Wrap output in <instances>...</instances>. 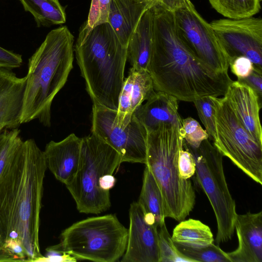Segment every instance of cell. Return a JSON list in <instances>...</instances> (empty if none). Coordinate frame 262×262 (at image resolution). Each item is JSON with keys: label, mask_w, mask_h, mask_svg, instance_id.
<instances>
[{"label": "cell", "mask_w": 262, "mask_h": 262, "mask_svg": "<svg viewBox=\"0 0 262 262\" xmlns=\"http://www.w3.org/2000/svg\"><path fill=\"white\" fill-rule=\"evenodd\" d=\"M234 111L243 126L251 136L262 145L259 119L261 99L246 84L233 81L223 96Z\"/></svg>", "instance_id": "9a60e30c"}, {"label": "cell", "mask_w": 262, "mask_h": 262, "mask_svg": "<svg viewBox=\"0 0 262 262\" xmlns=\"http://www.w3.org/2000/svg\"><path fill=\"white\" fill-rule=\"evenodd\" d=\"M117 111L93 105L92 133L114 148L122 162L145 164L147 135L145 127L133 115L129 122L118 124Z\"/></svg>", "instance_id": "30bf717a"}, {"label": "cell", "mask_w": 262, "mask_h": 262, "mask_svg": "<svg viewBox=\"0 0 262 262\" xmlns=\"http://www.w3.org/2000/svg\"><path fill=\"white\" fill-rule=\"evenodd\" d=\"M129 226L127 245L122 262H159L158 227L145 220L137 202L129 209Z\"/></svg>", "instance_id": "4fadbf2b"}, {"label": "cell", "mask_w": 262, "mask_h": 262, "mask_svg": "<svg viewBox=\"0 0 262 262\" xmlns=\"http://www.w3.org/2000/svg\"><path fill=\"white\" fill-rule=\"evenodd\" d=\"M183 147L194 157L196 180L207 195L214 211L217 224L215 242L217 245L227 242L234 233L238 214L226 180L223 156L209 139L203 141L198 148L190 146L183 139Z\"/></svg>", "instance_id": "ba28073f"}, {"label": "cell", "mask_w": 262, "mask_h": 262, "mask_svg": "<svg viewBox=\"0 0 262 262\" xmlns=\"http://www.w3.org/2000/svg\"><path fill=\"white\" fill-rule=\"evenodd\" d=\"M74 37L67 26L51 30L29 59L21 124H51L53 100L73 68Z\"/></svg>", "instance_id": "3957f363"}, {"label": "cell", "mask_w": 262, "mask_h": 262, "mask_svg": "<svg viewBox=\"0 0 262 262\" xmlns=\"http://www.w3.org/2000/svg\"><path fill=\"white\" fill-rule=\"evenodd\" d=\"M111 0H91L86 20L82 27L90 30L105 23H108Z\"/></svg>", "instance_id": "f546056e"}, {"label": "cell", "mask_w": 262, "mask_h": 262, "mask_svg": "<svg viewBox=\"0 0 262 262\" xmlns=\"http://www.w3.org/2000/svg\"><path fill=\"white\" fill-rule=\"evenodd\" d=\"M171 238L176 245L193 248L204 247L214 242L210 227L192 219L180 221L174 228Z\"/></svg>", "instance_id": "603a6c76"}, {"label": "cell", "mask_w": 262, "mask_h": 262, "mask_svg": "<svg viewBox=\"0 0 262 262\" xmlns=\"http://www.w3.org/2000/svg\"><path fill=\"white\" fill-rule=\"evenodd\" d=\"M178 169L182 179H189L195 172V162L192 154L184 147L181 150L178 159Z\"/></svg>", "instance_id": "4dcf8cb0"}, {"label": "cell", "mask_w": 262, "mask_h": 262, "mask_svg": "<svg viewBox=\"0 0 262 262\" xmlns=\"http://www.w3.org/2000/svg\"><path fill=\"white\" fill-rule=\"evenodd\" d=\"M182 129L184 140L191 147L198 148L203 141L209 139L206 130L192 117L182 119Z\"/></svg>", "instance_id": "f1b7e54d"}, {"label": "cell", "mask_w": 262, "mask_h": 262, "mask_svg": "<svg viewBox=\"0 0 262 262\" xmlns=\"http://www.w3.org/2000/svg\"><path fill=\"white\" fill-rule=\"evenodd\" d=\"M220 14L230 19L253 16L260 9L259 0H208Z\"/></svg>", "instance_id": "d4e9b609"}, {"label": "cell", "mask_w": 262, "mask_h": 262, "mask_svg": "<svg viewBox=\"0 0 262 262\" xmlns=\"http://www.w3.org/2000/svg\"><path fill=\"white\" fill-rule=\"evenodd\" d=\"M237 80L249 86L262 98V70L254 67L253 71L248 77Z\"/></svg>", "instance_id": "e575fe53"}, {"label": "cell", "mask_w": 262, "mask_h": 262, "mask_svg": "<svg viewBox=\"0 0 262 262\" xmlns=\"http://www.w3.org/2000/svg\"><path fill=\"white\" fill-rule=\"evenodd\" d=\"M46 250V255H42L35 262H75L78 260L70 254L54 249L51 246L48 247Z\"/></svg>", "instance_id": "836d02e7"}, {"label": "cell", "mask_w": 262, "mask_h": 262, "mask_svg": "<svg viewBox=\"0 0 262 262\" xmlns=\"http://www.w3.org/2000/svg\"><path fill=\"white\" fill-rule=\"evenodd\" d=\"M155 3L151 0H111L108 23L127 48L143 14Z\"/></svg>", "instance_id": "d6986e66"}, {"label": "cell", "mask_w": 262, "mask_h": 262, "mask_svg": "<svg viewBox=\"0 0 262 262\" xmlns=\"http://www.w3.org/2000/svg\"><path fill=\"white\" fill-rule=\"evenodd\" d=\"M176 245L182 253L194 262H231L227 253L214 243L198 248Z\"/></svg>", "instance_id": "4316f807"}, {"label": "cell", "mask_w": 262, "mask_h": 262, "mask_svg": "<svg viewBox=\"0 0 262 262\" xmlns=\"http://www.w3.org/2000/svg\"><path fill=\"white\" fill-rule=\"evenodd\" d=\"M47 167L35 141H23L0 177V245L21 246L29 262L41 257L39 243L43 180Z\"/></svg>", "instance_id": "6da1fadb"}, {"label": "cell", "mask_w": 262, "mask_h": 262, "mask_svg": "<svg viewBox=\"0 0 262 262\" xmlns=\"http://www.w3.org/2000/svg\"><path fill=\"white\" fill-rule=\"evenodd\" d=\"M23 63L21 55L0 47V68L12 70Z\"/></svg>", "instance_id": "d6a6232c"}, {"label": "cell", "mask_w": 262, "mask_h": 262, "mask_svg": "<svg viewBox=\"0 0 262 262\" xmlns=\"http://www.w3.org/2000/svg\"><path fill=\"white\" fill-rule=\"evenodd\" d=\"M82 138L71 134L64 139L47 144L43 156L47 167L66 186L70 184L78 169Z\"/></svg>", "instance_id": "5bb4252c"}, {"label": "cell", "mask_w": 262, "mask_h": 262, "mask_svg": "<svg viewBox=\"0 0 262 262\" xmlns=\"http://www.w3.org/2000/svg\"><path fill=\"white\" fill-rule=\"evenodd\" d=\"M229 62L238 56L249 59L262 70V19L251 16L241 19L224 18L210 23Z\"/></svg>", "instance_id": "7c38bea8"}, {"label": "cell", "mask_w": 262, "mask_h": 262, "mask_svg": "<svg viewBox=\"0 0 262 262\" xmlns=\"http://www.w3.org/2000/svg\"><path fill=\"white\" fill-rule=\"evenodd\" d=\"M182 125L161 122L147 135L146 166L161 192L165 216L180 222L192 211L195 194L190 179H182L178 159L183 148Z\"/></svg>", "instance_id": "5b68a950"}, {"label": "cell", "mask_w": 262, "mask_h": 262, "mask_svg": "<svg viewBox=\"0 0 262 262\" xmlns=\"http://www.w3.org/2000/svg\"><path fill=\"white\" fill-rule=\"evenodd\" d=\"M229 67L232 73L241 79L248 77L254 69V64L248 58L238 56L229 62Z\"/></svg>", "instance_id": "1f68e13d"}, {"label": "cell", "mask_w": 262, "mask_h": 262, "mask_svg": "<svg viewBox=\"0 0 262 262\" xmlns=\"http://www.w3.org/2000/svg\"><path fill=\"white\" fill-rule=\"evenodd\" d=\"M74 51L93 104L117 111L124 80L127 48L108 23L80 28Z\"/></svg>", "instance_id": "277c9868"}, {"label": "cell", "mask_w": 262, "mask_h": 262, "mask_svg": "<svg viewBox=\"0 0 262 262\" xmlns=\"http://www.w3.org/2000/svg\"><path fill=\"white\" fill-rule=\"evenodd\" d=\"M159 262H194L178 248L165 223L158 228Z\"/></svg>", "instance_id": "484cf974"}, {"label": "cell", "mask_w": 262, "mask_h": 262, "mask_svg": "<svg viewBox=\"0 0 262 262\" xmlns=\"http://www.w3.org/2000/svg\"><path fill=\"white\" fill-rule=\"evenodd\" d=\"M193 102L199 118L205 127L209 139L213 141L215 129L214 104L211 96L200 98Z\"/></svg>", "instance_id": "83f0119b"}, {"label": "cell", "mask_w": 262, "mask_h": 262, "mask_svg": "<svg viewBox=\"0 0 262 262\" xmlns=\"http://www.w3.org/2000/svg\"><path fill=\"white\" fill-rule=\"evenodd\" d=\"M260 1H261V0H259Z\"/></svg>", "instance_id": "f35d334b"}, {"label": "cell", "mask_w": 262, "mask_h": 262, "mask_svg": "<svg viewBox=\"0 0 262 262\" xmlns=\"http://www.w3.org/2000/svg\"><path fill=\"white\" fill-rule=\"evenodd\" d=\"M116 179L113 174H106L102 176L99 181L100 188L104 191H110L115 184Z\"/></svg>", "instance_id": "74e56055"}, {"label": "cell", "mask_w": 262, "mask_h": 262, "mask_svg": "<svg viewBox=\"0 0 262 262\" xmlns=\"http://www.w3.org/2000/svg\"><path fill=\"white\" fill-rule=\"evenodd\" d=\"M164 9L174 12L184 7L189 0H151Z\"/></svg>", "instance_id": "d590c367"}, {"label": "cell", "mask_w": 262, "mask_h": 262, "mask_svg": "<svg viewBox=\"0 0 262 262\" xmlns=\"http://www.w3.org/2000/svg\"><path fill=\"white\" fill-rule=\"evenodd\" d=\"M128 229L116 214L89 217L62 231L60 243L51 247L78 260L115 262L123 255Z\"/></svg>", "instance_id": "8992f818"}, {"label": "cell", "mask_w": 262, "mask_h": 262, "mask_svg": "<svg viewBox=\"0 0 262 262\" xmlns=\"http://www.w3.org/2000/svg\"><path fill=\"white\" fill-rule=\"evenodd\" d=\"M152 25L150 8L142 15L127 46V60L135 69L147 71L151 51Z\"/></svg>", "instance_id": "44dd1931"}, {"label": "cell", "mask_w": 262, "mask_h": 262, "mask_svg": "<svg viewBox=\"0 0 262 262\" xmlns=\"http://www.w3.org/2000/svg\"><path fill=\"white\" fill-rule=\"evenodd\" d=\"M178 107V100L176 98L167 93L156 91L145 103L142 104L136 110L134 115L148 132L161 122L182 125Z\"/></svg>", "instance_id": "ffe728a7"}, {"label": "cell", "mask_w": 262, "mask_h": 262, "mask_svg": "<svg viewBox=\"0 0 262 262\" xmlns=\"http://www.w3.org/2000/svg\"><path fill=\"white\" fill-rule=\"evenodd\" d=\"M152 78L146 70L131 68L124 79L117 110L116 121L118 124L130 121L134 112L154 93Z\"/></svg>", "instance_id": "ac0fdd59"}, {"label": "cell", "mask_w": 262, "mask_h": 262, "mask_svg": "<svg viewBox=\"0 0 262 262\" xmlns=\"http://www.w3.org/2000/svg\"><path fill=\"white\" fill-rule=\"evenodd\" d=\"M234 230L238 244L227 252L231 262H262V211L237 214Z\"/></svg>", "instance_id": "2e32d148"}, {"label": "cell", "mask_w": 262, "mask_h": 262, "mask_svg": "<svg viewBox=\"0 0 262 262\" xmlns=\"http://www.w3.org/2000/svg\"><path fill=\"white\" fill-rule=\"evenodd\" d=\"M214 104L213 145L249 177L262 185V145L243 126L226 98L211 96Z\"/></svg>", "instance_id": "9c48e42d"}, {"label": "cell", "mask_w": 262, "mask_h": 262, "mask_svg": "<svg viewBox=\"0 0 262 262\" xmlns=\"http://www.w3.org/2000/svg\"><path fill=\"white\" fill-rule=\"evenodd\" d=\"M121 163L120 154L97 135L82 138L78 169L66 185L79 212L99 214L110 208V191L101 189L99 181L102 176L113 174Z\"/></svg>", "instance_id": "52a82bcc"}, {"label": "cell", "mask_w": 262, "mask_h": 262, "mask_svg": "<svg viewBox=\"0 0 262 262\" xmlns=\"http://www.w3.org/2000/svg\"><path fill=\"white\" fill-rule=\"evenodd\" d=\"M12 261H23V260L8 248L0 245V262Z\"/></svg>", "instance_id": "8d00e7d4"}, {"label": "cell", "mask_w": 262, "mask_h": 262, "mask_svg": "<svg viewBox=\"0 0 262 262\" xmlns=\"http://www.w3.org/2000/svg\"><path fill=\"white\" fill-rule=\"evenodd\" d=\"M24 10L34 17L38 27H49L66 23L64 8L59 0H19Z\"/></svg>", "instance_id": "cb8c5ba5"}, {"label": "cell", "mask_w": 262, "mask_h": 262, "mask_svg": "<svg viewBox=\"0 0 262 262\" xmlns=\"http://www.w3.org/2000/svg\"><path fill=\"white\" fill-rule=\"evenodd\" d=\"M137 202L142 207L148 223L158 227L165 223L166 216L162 195L146 166L144 170L142 188Z\"/></svg>", "instance_id": "7402d4cb"}, {"label": "cell", "mask_w": 262, "mask_h": 262, "mask_svg": "<svg viewBox=\"0 0 262 262\" xmlns=\"http://www.w3.org/2000/svg\"><path fill=\"white\" fill-rule=\"evenodd\" d=\"M178 33L192 53L210 69L227 73L229 60L210 24L198 12L189 0L173 12Z\"/></svg>", "instance_id": "8fae6325"}, {"label": "cell", "mask_w": 262, "mask_h": 262, "mask_svg": "<svg viewBox=\"0 0 262 262\" xmlns=\"http://www.w3.org/2000/svg\"><path fill=\"white\" fill-rule=\"evenodd\" d=\"M153 15L151 51L147 71L156 91L178 100L193 102L205 96H224L233 80L199 59L180 38L174 13L158 4Z\"/></svg>", "instance_id": "7a4b0ae2"}, {"label": "cell", "mask_w": 262, "mask_h": 262, "mask_svg": "<svg viewBox=\"0 0 262 262\" xmlns=\"http://www.w3.org/2000/svg\"><path fill=\"white\" fill-rule=\"evenodd\" d=\"M26 77H18L11 70L0 68V132L21 124Z\"/></svg>", "instance_id": "e0dca14e"}]
</instances>
